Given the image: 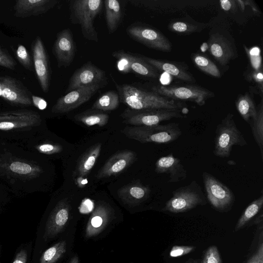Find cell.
I'll return each mask as SVG.
<instances>
[{
    "instance_id": "6da1fadb",
    "label": "cell",
    "mask_w": 263,
    "mask_h": 263,
    "mask_svg": "<svg viewBox=\"0 0 263 263\" xmlns=\"http://www.w3.org/2000/svg\"><path fill=\"white\" fill-rule=\"evenodd\" d=\"M119 99L128 108L135 110L148 109H180L184 103L162 97L152 91L140 89L129 84L115 83Z\"/></svg>"
},
{
    "instance_id": "7a4b0ae2",
    "label": "cell",
    "mask_w": 263,
    "mask_h": 263,
    "mask_svg": "<svg viewBox=\"0 0 263 263\" xmlns=\"http://www.w3.org/2000/svg\"><path fill=\"white\" fill-rule=\"evenodd\" d=\"M121 132L128 138L142 143L168 144L182 135L179 124L176 122L153 126H127Z\"/></svg>"
},
{
    "instance_id": "3957f363",
    "label": "cell",
    "mask_w": 263,
    "mask_h": 263,
    "mask_svg": "<svg viewBox=\"0 0 263 263\" xmlns=\"http://www.w3.org/2000/svg\"><path fill=\"white\" fill-rule=\"evenodd\" d=\"M102 0H72L69 2L70 20L80 26L83 37L98 42V33L94 27L95 18L103 6Z\"/></svg>"
},
{
    "instance_id": "277c9868",
    "label": "cell",
    "mask_w": 263,
    "mask_h": 263,
    "mask_svg": "<svg viewBox=\"0 0 263 263\" xmlns=\"http://www.w3.org/2000/svg\"><path fill=\"white\" fill-rule=\"evenodd\" d=\"M234 115L229 113L217 125L215 130L213 153L222 158L229 157L232 147L248 145L243 134L237 128Z\"/></svg>"
},
{
    "instance_id": "5b68a950",
    "label": "cell",
    "mask_w": 263,
    "mask_h": 263,
    "mask_svg": "<svg viewBox=\"0 0 263 263\" xmlns=\"http://www.w3.org/2000/svg\"><path fill=\"white\" fill-rule=\"evenodd\" d=\"M172 195L166 202L162 211L173 213H183L207 203L201 187L196 180L176 189Z\"/></svg>"
},
{
    "instance_id": "8992f818",
    "label": "cell",
    "mask_w": 263,
    "mask_h": 263,
    "mask_svg": "<svg viewBox=\"0 0 263 263\" xmlns=\"http://www.w3.org/2000/svg\"><path fill=\"white\" fill-rule=\"evenodd\" d=\"M122 122L135 126H153L174 118H184L180 109H148L135 110L127 108L121 114Z\"/></svg>"
},
{
    "instance_id": "52a82bcc",
    "label": "cell",
    "mask_w": 263,
    "mask_h": 263,
    "mask_svg": "<svg viewBox=\"0 0 263 263\" xmlns=\"http://www.w3.org/2000/svg\"><path fill=\"white\" fill-rule=\"evenodd\" d=\"M152 91L172 100L191 101L200 106L203 105L207 99L214 96V93L209 89L194 85H158L153 87Z\"/></svg>"
},
{
    "instance_id": "ba28073f",
    "label": "cell",
    "mask_w": 263,
    "mask_h": 263,
    "mask_svg": "<svg viewBox=\"0 0 263 263\" xmlns=\"http://www.w3.org/2000/svg\"><path fill=\"white\" fill-rule=\"evenodd\" d=\"M202 177L207 199L213 208L220 212L230 210L235 201L232 190L206 172H203Z\"/></svg>"
},
{
    "instance_id": "9c48e42d",
    "label": "cell",
    "mask_w": 263,
    "mask_h": 263,
    "mask_svg": "<svg viewBox=\"0 0 263 263\" xmlns=\"http://www.w3.org/2000/svg\"><path fill=\"white\" fill-rule=\"evenodd\" d=\"M208 50L221 66H226L238 57L237 51L230 35L222 29L211 30L208 40Z\"/></svg>"
},
{
    "instance_id": "30bf717a",
    "label": "cell",
    "mask_w": 263,
    "mask_h": 263,
    "mask_svg": "<svg viewBox=\"0 0 263 263\" xmlns=\"http://www.w3.org/2000/svg\"><path fill=\"white\" fill-rule=\"evenodd\" d=\"M126 33L133 40L148 48L163 52L171 51L169 40L156 29L141 25H132L126 29Z\"/></svg>"
},
{
    "instance_id": "8fae6325",
    "label": "cell",
    "mask_w": 263,
    "mask_h": 263,
    "mask_svg": "<svg viewBox=\"0 0 263 263\" xmlns=\"http://www.w3.org/2000/svg\"><path fill=\"white\" fill-rule=\"evenodd\" d=\"M106 82L79 88L60 98L53 106L51 111L54 114L69 112L88 101Z\"/></svg>"
},
{
    "instance_id": "7c38bea8",
    "label": "cell",
    "mask_w": 263,
    "mask_h": 263,
    "mask_svg": "<svg viewBox=\"0 0 263 263\" xmlns=\"http://www.w3.org/2000/svg\"><path fill=\"white\" fill-rule=\"evenodd\" d=\"M106 82L105 72L89 61L73 72L69 81L65 93L79 88Z\"/></svg>"
},
{
    "instance_id": "4fadbf2b",
    "label": "cell",
    "mask_w": 263,
    "mask_h": 263,
    "mask_svg": "<svg viewBox=\"0 0 263 263\" xmlns=\"http://www.w3.org/2000/svg\"><path fill=\"white\" fill-rule=\"evenodd\" d=\"M112 55L118 60V68L124 72L131 71L144 77L157 79L159 73L156 69L145 61L141 56H135L123 50L112 53Z\"/></svg>"
},
{
    "instance_id": "5bb4252c",
    "label": "cell",
    "mask_w": 263,
    "mask_h": 263,
    "mask_svg": "<svg viewBox=\"0 0 263 263\" xmlns=\"http://www.w3.org/2000/svg\"><path fill=\"white\" fill-rule=\"evenodd\" d=\"M39 114L28 110H18L0 113V130H10L27 128L39 125Z\"/></svg>"
},
{
    "instance_id": "9a60e30c",
    "label": "cell",
    "mask_w": 263,
    "mask_h": 263,
    "mask_svg": "<svg viewBox=\"0 0 263 263\" xmlns=\"http://www.w3.org/2000/svg\"><path fill=\"white\" fill-rule=\"evenodd\" d=\"M52 51L57 60L58 67H67L71 64L76 54V47L69 28L64 29L58 33Z\"/></svg>"
},
{
    "instance_id": "2e32d148",
    "label": "cell",
    "mask_w": 263,
    "mask_h": 263,
    "mask_svg": "<svg viewBox=\"0 0 263 263\" xmlns=\"http://www.w3.org/2000/svg\"><path fill=\"white\" fill-rule=\"evenodd\" d=\"M2 96L8 103L28 106L32 103L31 97L21 82L10 77H2Z\"/></svg>"
},
{
    "instance_id": "e0dca14e",
    "label": "cell",
    "mask_w": 263,
    "mask_h": 263,
    "mask_svg": "<svg viewBox=\"0 0 263 263\" xmlns=\"http://www.w3.org/2000/svg\"><path fill=\"white\" fill-rule=\"evenodd\" d=\"M34 67L43 91L49 90L50 70L47 55L41 39L37 36L32 48Z\"/></svg>"
},
{
    "instance_id": "ac0fdd59",
    "label": "cell",
    "mask_w": 263,
    "mask_h": 263,
    "mask_svg": "<svg viewBox=\"0 0 263 263\" xmlns=\"http://www.w3.org/2000/svg\"><path fill=\"white\" fill-rule=\"evenodd\" d=\"M70 206L68 201H60L53 209L47 221L43 238H52L61 232L66 225L69 217Z\"/></svg>"
},
{
    "instance_id": "d6986e66",
    "label": "cell",
    "mask_w": 263,
    "mask_h": 263,
    "mask_svg": "<svg viewBox=\"0 0 263 263\" xmlns=\"http://www.w3.org/2000/svg\"><path fill=\"white\" fill-rule=\"evenodd\" d=\"M136 153L131 151L119 152L112 155L99 171L96 177L98 179L117 175L129 166L136 158Z\"/></svg>"
},
{
    "instance_id": "ffe728a7",
    "label": "cell",
    "mask_w": 263,
    "mask_h": 263,
    "mask_svg": "<svg viewBox=\"0 0 263 263\" xmlns=\"http://www.w3.org/2000/svg\"><path fill=\"white\" fill-rule=\"evenodd\" d=\"M155 171L158 174L169 175V183L178 182L187 177V172L181 160L174 157L172 153L160 157L157 160Z\"/></svg>"
},
{
    "instance_id": "44dd1931",
    "label": "cell",
    "mask_w": 263,
    "mask_h": 263,
    "mask_svg": "<svg viewBox=\"0 0 263 263\" xmlns=\"http://www.w3.org/2000/svg\"><path fill=\"white\" fill-rule=\"evenodd\" d=\"M147 63L157 70L165 72L175 78L186 82L195 83L196 80L184 65L167 60H158L140 55Z\"/></svg>"
},
{
    "instance_id": "7402d4cb",
    "label": "cell",
    "mask_w": 263,
    "mask_h": 263,
    "mask_svg": "<svg viewBox=\"0 0 263 263\" xmlns=\"http://www.w3.org/2000/svg\"><path fill=\"white\" fill-rule=\"evenodd\" d=\"M58 3L56 0H18L14 9L16 17L25 18L45 13Z\"/></svg>"
},
{
    "instance_id": "603a6c76",
    "label": "cell",
    "mask_w": 263,
    "mask_h": 263,
    "mask_svg": "<svg viewBox=\"0 0 263 263\" xmlns=\"http://www.w3.org/2000/svg\"><path fill=\"white\" fill-rule=\"evenodd\" d=\"M110 216V211L104 204H99L91 215L86 228L87 238L99 234L108 223Z\"/></svg>"
},
{
    "instance_id": "cb8c5ba5",
    "label": "cell",
    "mask_w": 263,
    "mask_h": 263,
    "mask_svg": "<svg viewBox=\"0 0 263 263\" xmlns=\"http://www.w3.org/2000/svg\"><path fill=\"white\" fill-rule=\"evenodd\" d=\"M151 189L141 183L129 184L118 191L119 197L128 204H137L146 200L149 197Z\"/></svg>"
},
{
    "instance_id": "d4e9b609",
    "label": "cell",
    "mask_w": 263,
    "mask_h": 263,
    "mask_svg": "<svg viewBox=\"0 0 263 263\" xmlns=\"http://www.w3.org/2000/svg\"><path fill=\"white\" fill-rule=\"evenodd\" d=\"M105 19L107 27L110 33L115 32L118 28L123 17V7L120 1L105 0Z\"/></svg>"
},
{
    "instance_id": "484cf974",
    "label": "cell",
    "mask_w": 263,
    "mask_h": 263,
    "mask_svg": "<svg viewBox=\"0 0 263 263\" xmlns=\"http://www.w3.org/2000/svg\"><path fill=\"white\" fill-rule=\"evenodd\" d=\"M101 147V143L96 144L90 147L82 156L77 168L79 176L83 177L89 173L100 155Z\"/></svg>"
},
{
    "instance_id": "4316f807",
    "label": "cell",
    "mask_w": 263,
    "mask_h": 263,
    "mask_svg": "<svg viewBox=\"0 0 263 263\" xmlns=\"http://www.w3.org/2000/svg\"><path fill=\"white\" fill-rule=\"evenodd\" d=\"M235 105L241 118L248 123L257 116V108L253 98L248 92L240 95Z\"/></svg>"
},
{
    "instance_id": "83f0119b",
    "label": "cell",
    "mask_w": 263,
    "mask_h": 263,
    "mask_svg": "<svg viewBox=\"0 0 263 263\" xmlns=\"http://www.w3.org/2000/svg\"><path fill=\"white\" fill-rule=\"evenodd\" d=\"M74 118L87 126L97 125L102 127L108 123L109 117L103 111L91 109L76 115Z\"/></svg>"
},
{
    "instance_id": "f1b7e54d",
    "label": "cell",
    "mask_w": 263,
    "mask_h": 263,
    "mask_svg": "<svg viewBox=\"0 0 263 263\" xmlns=\"http://www.w3.org/2000/svg\"><path fill=\"white\" fill-rule=\"evenodd\" d=\"M257 116L251 120L249 124L254 138L258 145L261 157L263 159V104L261 100L260 104L257 108Z\"/></svg>"
},
{
    "instance_id": "f546056e",
    "label": "cell",
    "mask_w": 263,
    "mask_h": 263,
    "mask_svg": "<svg viewBox=\"0 0 263 263\" xmlns=\"http://www.w3.org/2000/svg\"><path fill=\"white\" fill-rule=\"evenodd\" d=\"M119 100L118 93L113 90L108 91L96 100L91 109L103 111L113 110L118 108Z\"/></svg>"
},
{
    "instance_id": "4dcf8cb0",
    "label": "cell",
    "mask_w": 263,
    "mask_h": 263,
    "mask_svg": "<svg viewBox=\"0 0 263 263\" xmlns=\"http://www.w3.org/2000/svg\"><path fill=\"white\" fill-rule=\"evenodd\" d=\"M192 60L196 67L204 73L218 78L221 77L218 67L206 55L199 53H194Z\"/></svg>"
},
{
    "instance_id": "1f68e13d",
    "label": "cell",
    "mask_w": 263,
    "mask_h": 263,
    "mask_svg": "<svg viewBox=\"0 0 263 263\" xmlns=\"http://www.w3.org/2000/svg\"><path fill=\"white\" fill-rule=\"evenodd\" d=\"M263 206L262 194L251 202L242 213L235 227V231H238L248 223L261 210Z\"/></svg>"
},
{
    "instance_id": "d6a6232c",
    "label": "cell",
    "mask_w": 263,
    "mask_h": 263,
    "mask_svg": "<svg viewBox=\"0 0 263 263\" xmlns=\"http://www.w3.org/2000/svg\"><path fill=\"white\" fill-rule=\"evenodd\" d=\"M7 168L14 174L26 177L36 176L42 171L37 166L19 160L11 162Z\"/></svg>"
},
{
    "instance_id": "836d02e7",
    "label": "cell",
    "mask_w": 263,
    "mask_h": 263,
    "mask_svg": "<svg viewBox=\"0 0 263 263\" xmlns=\"http://www.w3.org/2000/svg\"><path fill=\"white\" fill-rule=\"evenodd\" d=\"M66 243L61 241L46 250L40 258V263H54L65 253Z\"/></svg>"
},
{
    "instance_id": "e575fe53",
    "label": "cell",
    "mask_w": 263,
    "mask_h": 263,
    "mask_svg": "<svg viewBox=\"0 0 263 263\" xmlns=\"http://www.w3.org/2000/svg\"><path fill=\"white\" fill-rule=\"evenodd\" d=\"M172 32L180 34H190L200 31L201 25L194 24L186 21H174L168 26Z\"/></svg>"
},
{
    "instance_id": "d590c367",
    "label": "cell",
    "mask_w": 263,
    "mask_h": 263,
    "mask_svg": "<svg viewBox=\"0 0 263 263\" xmlns=\"http://www.w3.org/2000/svg\"><path fill=\"white\" fill-rule=\"evenodd\" d=\"M201 263H222L220 254L216 246H212L207 249Z\"/></svg>"
},
{
    "instance_id": "8d00e7d4",
    "label": "cell",
    "mask_w": 263,
    "mask_h": 263,
    "mask_svg": "<svg viewBox=\"0 0 263 263\" xmlns=\"http://www.w3.org/2000/svg\"><path fill=\"white\" fill-rule=\"evenodd\" d=\"M16 54L19 62L26 69L31 70L32 69V63L26 47L23 45H19Z\"/></svg>"
},
{
    "instance_id": "74e56055",
    "label": "cell",
    "mask_w": 263,
    "mask_h": 263,
    "mask_svg": "<svg viewBox=\"0 0 263 263\" xmlns=\"http://www.w3.org/2000/svg\"><path fill=\"white\" fill-rule=\"evenodd\" d=\"M16 64L15 60L9 53L0 47V66L12 70Z\"/></svg>"
},
{
    "instance_id": "f35d334b",
    "label": "cell",
    "mask_w": 263,
    "mask_h": 263,
    "mask_svg": "<svg viewBox=\"0 0 263 263\" xmlns=\"http://www.w3.org/2000/svg\"><path fill=\"white\" fill-rule=\"evenodd\" d=\"M37 149L42 153L51 155L61 152L63 148L59 144L47 143L37 146Z\"/></svg>"
},
{
    "instance_id": "ab89813d",
    "label": "cell",
    "mask_w": 263,
    "mask_h": 263,
    "mask_svg": "<svg viewBox=\"0 0 263 263\" xmlns=\"http://www.w3.org/2000/svg\"><path fill=\"white\" fill-rule=\"evenodd\" d=\"M194 246H174L170 252V256L172 257L181 256L193 251Z\"/></svg>"
},
{
    "instance_id": "60d3db41",
    "label": "cell",
    "mask_w": 263,
    "mask_h": 263,
    "mask_svg": "<svg viewBox=\"0 0 263 263\" xmlns=\"http://www.w3.org/2000/svg\"><path fill=\"white\" fill-rule=\"evenodd\" d=\"M247 263H263V243L262 242L259 246L256 252Z\"/></svg>"
},
{
    "instance_id": "b9f144b4",
    "label": "cell",
    "mask_w": 263,
    "mask_h": 263,
    "mask_svg": "<svg viewBox=\"0 0 263 263\" xmlns=\"http://www.w3.org/2000/svg\"><path fill=\"white\" fill-rule=\"evenodd\" d=\"M220 5L221 8L226 11H234L236 8V1L233 0H221Z\"/></svg>"
},
{
    "instance_id": "7bdbcfd3",
    "label": "cell",
    "mask_w": 263,
    "mask_h": 263,
    "mask_svg": "<svg viewBox=\"0 0 263 263\" xmlns=\"http://www.w3.org/2000/svg\"><path fill=\"white\" fill-rule=\"evenodd\" d=\"M31 100L33 105L38 109L44 110L46 108L47 103L43 98L31 95Z\"/></svg>"
},
{
    "instance_id": "ee69618b",
    "label": "cell",
    "mask_w": 263,
    "mask_h": 263,
    "mask_svg": "<svg viewBox=\"0 0 263 263\" xmlns=\"http://www.w3.org/2000/svg\"><path fill=\"white\" fill-rule=\"evenodd\" d=\"M27 253L25 250H20L16 255L12 263H26Z\"/></svg>"
},
{
    "instance_id": "f6af8a7d",
    "label": "cell",
    "mask_w": 263,
    "mask_h": 263,
    "mask_svg": "<svg viewBox=\"0 0 263 263\" xmlns=\"http://www.w3.org/2000/svg\"><path fill=\"white\" fill-rule=\"evenodd\" d=\"M69 263H79L77 255L74 256L70 260Z\"/></svg>"
},
{
    "instance_id": "bcb514c9",
    "label": "cell",
    "mask_w": 263,
    "mask_h": 263,
    "mask_svg": "<svg viewBox=\"0 0 263 263\" xmlns=\"http://www.w3.org/2000/svg\"><path fill=\"white\" fill-rule=\"evenodd\" d=\"M185 263H199V261L198 260H193V259H190V260H188Z\"/></svg>"
},
{
    "instance_id": "7dc6e473",
    "label": "cell",
    "mask_w": 263,
    "mask_h": 263,
    "mask_svg": "<svg viewBox=\"0 0 263 263\" xmlns=\"http://www.w3.org/2000/svg\"><path fill=\"white\" fill-rule=\"evenodd\" d=\"M2 77H0V97L2 96Z\"/></svg>"
}]
</instances>
